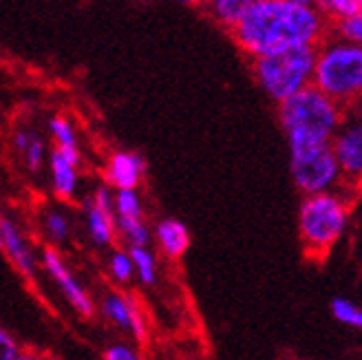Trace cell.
<instances>
[{
    "label": "cell",
    "mask_w": 362,
    "mask_h": 360,
    "mask_svg": "<svg viewBox=\"0 0 362 360\" xmlns=\"http://www.w3.org/2000/svg\"><path fill=\"white\" fill-rule=\"evenodd\" d=\"M133 267H135V277L139 279L141 285L153 287L157 283V257L153 255V250L148 245H133L129 248Z\"/></svg>",
    "instance_id": "obj_18"
},
{
    "label": "cell",
    "mask_w": 362,
    "mask_h": 360,
    "mask_svg": "<svg viewBox=\"0 0 362 360\" xmlns=\"http://www.w3.org/2000/svg\"><path fill=\"white\" fill-rule=\"evenodd\" d=\"M334 31V38L345 40V42H362V13L356 16H345L338 18V21L329 23V35Z\"/></svg>",
    "instance_id": "obj_23"
},
{
    "label": "cell",
    "mask_w": 362,
    "mask_h": 360,
    "mask_svg": "<svg viewBox=\"0 0 362 360\" xmlns=\"http://www.w3.org/2000/svg\"><path fill=\"white\" fill-rule=\"evenodd\" d=\"M49 131L51 137L56 141V149H80V141H78V131L74 122L64 115H56L49 120Z\"/></svg>",
    "instance_id": "obj_20"
},
{
    "label": "cell",
    "mask_w": 362,
    "mask_h": 360,
    "mask_svg": "<svg viewBox=\"0 0 362 360\" xmlns=\"http://www.w3.org/2000/svg\"><path fill=\"white\" fill-rule=\"evenodd\" d=\"M47 157H49L53 192L62 202L76 199L80 190V166H82L80 149H53Z\"/></svg>",
    "instance_id": "obj_10"
},
{
    "label": "cell",
    "mask_w": 362,
    "mask_h": 360,
    "mask_svg": "<svg viewBox=\"0 0 362 360\" xmlns=\"http://www.w3.org/2000/svg\"><path fill=\"white\" fill-rule=\"evenodd\" d=\"M356 188L338 186L314 194H305L298 208V232L305 255L322 261L336 243L345 237L351 223Z\"/></svg>",
    "instance_id": "obj_2"
},
{
    "label": "cell",
    "mask_w": 362,
    "mask_h": 360,
    "mask_svg": "<svg viewBox=\"0 0 362 360\" xmlns=\"http://www.w3.org/2000/svg\"><path fill=\"white\" fill-rule=\"evenodd\" d=\"M42 232L51 243H64L71 237V219L64 210L51 208L42 214Z\"/></svg>",
    "instance_id": "obj_19"
},
{
    "label": "cell",
    "mask_w": 362,
    "mask_h": 360,
    "mask_svg": "<svg viewBox=\"0 0 362 360\" xmlns=\"http://www.w3.org/2000/svg\"><path fill=\"white\" fill-rule=\"evenodd\" d=\"M347 109L327 98L314 84L279 102V122L289 146L332 141L338 126L345 122Z\"/></svg>",
    "instance_id": "obj_3"
},
{
    "label": "cell",
    "mask_w": 362,
    "mask_h": 360,
    "mask_svg": "<svg viewBox=\"0 0 362 360\" xmlns=\"http://www.w3.org/2000/svg\"><path fill=\"white\" fill-rule=\"evenodd\" d=\"M312 84L345 109H351L362 91V47L327 35L316 47Z\"/></svg>",
    "instance_id": "obj_4"
},
{
    "label": "cell",
    "mask_w": 362,
    "mask_h": 360,
    "mask_svg": "<svg viewBox=\"0 0 362 360\" xmlns=\"http://www.w3.org/2000/svg\"><path fill=\"white\" fill-rule=\"evenodd\" d=\"M332 314L338 323L354 330L362 327V310L349 298H334L332 301Z\"/></svg>",
    "instance_id": "obj_25"
},
{
    "label": "cell",
    "mask_w": 362,
    "mask_h": 360,
    "mask_svg": "<svg viewBox=\"0 0 362 360\" xmlns=\"http://www.w3.org/2000/svg\"><path fill=\"white\" fill-rule=\"evenodd\" d=\"M13 146H16L18 155H23L25 166L31 173H38L42 168V164L47 161V146H45V141H42V137L38 133L27 131V129L16 131Z\"/></svg>",
    "instance_id": "obj_15"
},
{
    "label": "cell",
    "mask_w": 362,
    "mask_h": 360,
    "mask_svg": "<svg viewBox=\"0 0 362 360\" xmlns=\"http://www.w3.org/2000/svg\"><path fill=\"white\" fill-rule=\"evenodd\" d=\"M146 175V161L133 151H115L104 164V184L111 190L139 188Z\"/></svg>",
    "instance_id": "obj_13"
},
{
    "label": "cell",
    "mask_w": 362,
    "mask_h": 360,
    "mask_svg": "<svg viewBox=\"0 0 362 360\" xmlns=\"http://www.w3.org/2000/svg\"><path fill=\"white\" fill-rule=\"evenodd\" d=\"M316 60L314 45H296L252 58V74L259 86L276 104L312 84Z\"/></svg>",
    "instance_id": "obj_5"
},
{
    "label": "cell",
    "mask_w": 362,
    "mask_h": 360,
    "mask_svg": "<svg viewBox=\"0 0 362 360\" xmlns=\"http://www.w3.org/2000/svg\"><path fill=\"white\" fill-rule=\"evenodd\" d=\"M113 210H115V217H144V204H141L137 188L115 190Z\"/></svg>",
    "instance_id": "obj_21"
},
{
    "label": "cell",
    "mask_w": 362,
    "mask_h": 360,
    "mask_svg": "<svg viewBox=\"0 0 362 360\" xmlns=\"http://www.w3.org/2000/svg\"><path fill=\"white\" fill-rule=\"evenodd\" d=\"M314 7L332 23L338 18L362 13V0H316Z\"/></svg>",
    "instance_id": "obj_24"
},
{
    "label": "cell",
    "mask_w": 362,
    "mask_h": 360,
    "mask_svg": "<svg viewBox=\"0 0 362 360\" xmlns=\"http://www.w3.org/2000/svg\"><path fill=\"white\" fill-rule=\"evenodd\" d=\"M0 250H5V255L18 272L33 281L35 272H38V259H35V252L27 241L23 228L9 217L0 219Z\"/></svg>",
    "instance_id": "obj_12"
},
{
    "label": "cell",
    "mask_w": 362,
    "mask_h": 360,
    "mask_svg": "<svg viewBox=\"0 0 362 360\" xmlns=\"http://www.w3.org/2000/svg\"><path fill=\"white\" fill-rule=\"evenodd\" d=\"M179 5H186V7H206L210 0H175Z\"/></svg>",
    "instance_id": "obj_28"
},
{
    "label": "cell",
    "mask_w": 362,
    "mask_h": 360,
    "mask_svg": "<svg viewBox=\"0 0 362 360\" xmlns=\"http://www.w3.org/2000/svg\"><path fill=\"white\" fill-rule=\"evenodd\" d=\"M247 5H250V0H210L206 9L216 25L230 31L241 21V16L245 13Z\"/></svg>",
    "instance_id": "obj_16"
},
{
    "label": "cell",
    "mask_w": 362,
    "mask_h": 360,
    "mask_svg": "<svg viewBox=\"0 0 362 360\" xmlns=\"http://www.w3.org/2000/svg\"><path fill=\"white\" fill-rule=\"evenodd\" d=\"M108 274L119 285L131 283L135 277V267L129 250H113L111 257H108Z\"/></svg>",
    "instance_id": "obj_22"
},
{
    "label": "cell",
    "mask_w": 362,
    "mask_h": 360,
    "mask_svg": "<svg viewBox=\"0 0 362 360\" xmlns=\"http://www.w3.org/2000/svg\"><path fill=\"white\" fill-rule=\"evenodd\" d=\"M102 316L119 332H129L135 340L144 343L148 338L146 316L139 310V305L126 294H106L100 305Z\"/></svg>",
    "instance_id": "obj_11"
},
{
    "label": "cell",
    "mask_w": 362,
    "mask_h": 360,
    "mask_svg": "<svg viewBox=\"0 0 362 360\" xmlns=\"http://www.w3.org/2000/svg\"><path fill=\"white\" fill-rule=\"evenodd\" d=\"M287 3H296V5H314L316 0H287Z\"/></svg>",
    "instance_id": "obj_29"
},
{
    "label": "cell",
    "mask_w": 362,
    "mask_h": 360,
    "mask_svg": "<svg viewBox=\"0 0 362 360\" xmlns=\"http://www.w3.org/2000/svg\"><path fill=\"white\" fill-rule=\"evenodd\" d=\"M86 235L98 248H111L117 239V223L113 210V192L106 184L98 186L95 192L84 202Z\"/></svg>",
    "instance_id": "obj_7"
},
{
    "label": "cell",
    "mask_w": 362,
    "mask_h": 360,
    "mask_svg": "<svg viewBox=\"0 0 362 360\" xmlns=\"http://www.w3.org/2000/svg\"><path fill=\"white\" fill-rule=\"evenodd\" d=\"M228 33L247 58H257L296 45L318 47L329 35V21L314 5L250 0L241 21Z\"/></svg>",
    "instance_id": "obj_1"
},
{
    "label": "cell",
    "mask_w": 362,
    "mask_h": 360,
    "mask_svg": "<svg viewBox=\"0 0 362 360\" xmlns=\"http://www.w3.org/2000/svg\"><path fill=\"white\" fill-rule=\"evenodd\" d=\"M42 267L49 272V277L56 281V285L60 287V292L64 294L66 303L82 318H90V316L95 314L93 298H90V294L84 290V285L76 279V274L69 269V265L62 259V255L53 245L42 250Z\"/></svg>",
    "instance_id": "obj_8"
},
{
    "label": "cell",
    "mask_w": 362,
    "mask_h": 360,
    "mask_svg": "<svg viewBox=\"0 0 362 360\" xmlns=\"http://www.w3.org/2000/svg\"><path fill=\"white\" fill-rule=\"evenodd\" d=\"M115 223H117V237H122L129 248L151 245L153 232L144 217H115Z\"/></svg>",
    "instance_id": "obj_17"
},
{
    "label": "cell",
    "mask_w": 362,
    "mask_h": 360,
    "mask_svg": "<svg viewBox=\"0 0 362 360\" xmlns=\"http://www.w3.org/2000/svg\"><path fill=\"white\" fill-rule=\"evenodd\" d=\"M104 360H137L139 354L131 347V345H126V343H115L111 347H106L104 349Z\"/></svg>",
    "instance_id": "obj_27"
},
{
    "label": "cell",
    "mask_w": 362,
    "mask_h": 360,
    "mask_svg": "<svg viewBox=\"0 0 362 360\" xmlns=\"http://www.w3.org/2000/svg\"><path fill=\"white\" fill-rule=\"evenodd\" d=\"M332 151L342 175V186L356 188L362 177V126L360 122H342L332 137Z\"/></svg>",
    "instance_id": "obj_9"
},
{
    "label": "cell",
    "mask_w": 362,
    "mask_h": 360,
    "mask_svg": "<svg viewBox=\"0 0 362 360\" xmlns=\"http://www.w3.org/2000/svg\"><path fill=\"white\" fill-rule=\"evenodd\" d=\"M23 358V347L18 345V340L0 325V360H18Z\"/></svg>",
    "instance_id": "obj_26"
},
{
    "label": "cell",
    "mask_w": 362,
    "mask_h": 360,
    "mask_svg": "<svg viewBox=\"0 0 362 360\" xmlns=\"http://www.w3.org/2000/svg\"><path fill=\"white\" fill-rule=\"evenodd\" d=\"M155 241L161 250V255L173 261H179L190 248V232L184 221L168 217L155 226Z\"/></svg>",
    "instance_id": "obj_14"
},
{
    "label": "cell",
    "mask_w": 362,
    "mask_h": 360,
    "mask_svg": "<svg viewBox=\"0 0 362 360\" xmlns=\"http://www.w3.org/2000/svg\"><path fill=\"white\" fill-rule=\"evenodd\" d=\"M289 168L303 194H314L342 186V175L329 141L289 146Z\"/></svg>",
    "instance_id": "obj_6"
}]
</instances>
